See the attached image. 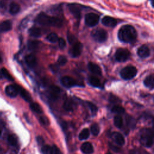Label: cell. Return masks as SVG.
Listing matches in <instances>:
<instances>
[{
    "label": "cell",
    "instance_id": "cell-41",
    "mask_svg": "<svg viewBox=\"0 0 154 154\" xmlns=\"http://www.w3.org/2000/svg\"><path fill=\"white\" fill-rule=\"evenodd\" d=\"M36 141L39 145H42V146L45 143V140L42 136H37L36 137Z\"/></svg>",
    "mask_w": 154,
    "mask_h": 154
},
{
    "label": "cell",
    "instance_id": "cell-10",
    "mask_svg": "<svg viewBox=\"0 0 154 154\" xmlns=\"http://www.w3.org/2000/svg\"><path fill=\"white\" fill-rule=\"evenodd\" d=\"M111 137L112 139V140L118 145L122 146L125 144V140L124 138V137L122 134L118 132H114L111 134Z\"/></svg>",
    "mask_w": 154,
    "mask_h": 154
},
{
    "label": "cell",
    "instance_id": "cell-47",
    "mask_svg": "<svg viewBox=\"0 0 154 154\" xmlns=\"http://www.w3.org/2000/svg\"><path fill=\"white\" fill-rule=\"evenodd\" d=\"M4 77H3V75H2V72L1 70H0V79H2Z\"/></svg>",
    "mask_w": 154,
    "mask_h": 154
},
{
    "label": "cell",
    "instance_id": "cell-53",
    "mask_svg": "<svg viewBox=\"0 0 154 154\" xmlns=\"http://www.w3.org/2000/svg\"><path fill=\"white\" fill-rule=\"evenodd\" d=\"M0 150H1V147H0Z\"/></svg>",
    "mask_w": 154,
    "mask_h": 154
},
{
    "label": "cell",
    "instance_id": "cell-15",
    "mask_svg": "<svg viewBox=\"0 0 154 154\" xmlns=\"http://www.w3.org/2000/svg\"><path fill=\"white\" fill-rule=\"evenodd\" d=\"M81 150L84 154H91L94 152V148L91 143L84 142L81 146Z\"/></svg>",
    "mask_w": 154,
    "mask_h": 154
},
{
    "label": "cell",
    "instance_id": "cell-1",
    "mask_svg": "<svg viewBox=\"0 0 154 154\" xmlns=\"http://www.w3.org/2000/svg\"><path fill=\"white\" fill-rule=\"evenodd\" d=\"M137 36L135 29L131 25H126L122 26L118 32L119 40L125 43H132L134 42Z\"/></svg>",
    "mask_w": 154,
    "mask_h": 154
},
{
    "label": "cell",
    "instance_id": "cell-14",
    "mask_svg": "<svg viewBox=\"0 0 154 154\" xmlns=\"http://www.w3.org/2000/svg\"><path fill=\"white\" fill-rule=\"evenodd\" d=\"M68 8L70 12L77 19L81 17V10L79 6L76 4H69L68 5Z\"/></svg>",
    "mask_w": 154,
    "mask_h": 154
},
{
    "label": "cell",
    "instance_id": "cell-42",
    "mask_svg": "<svg viewBox=\"0 0 154 154\" xmlns=\"http://www.w3.org/2000/svg\"><path fill=\"white\" fill-rule=\"evenodd\" d=\"M53 150H54V154H63L62 152L60 150V149L55 144L52 146Z\"/></svg>",
    "mask_w": 154,
    "mask_h": 154
},
{
    "label": "cell",
    "instance_id": "cell-23",
    "mask_svg": "<svg viewBox=\"0 0 154 154\" xmlns=\"http://www.w3.org/2000/svg\"><path fill=\"white\" fill-rule=\"evenodd\" d=\"M20 11V6L18 4L13 2L10 4L9 7V12L11 14H16Z\"/></svg>",
    "mask_w": 154,
    "mask_h": 154
},
{
    "label": "cell",
    "instance_id": "cell-21",
    "mask_svg": "<svg viewBox=\"0 0 154 154\" xmlns=\"http://www.w3.org/2000/svg\"><path fill=\"white\" fill-rule=\"evenodd\" d=\"M74 106H75V103L73 101L69 98L65 100L63 103V108L66 111H72L74 109Z\"/></svg>",
    "mask_w": 154,
    "mask_h": 154
},
{
    "label": "cell",
    "instance_id": "cell-33",
    "mask_svg": "<svg viewBox=\"0 0 154 154\" xmlns=\"http://www.w3.org/2000/svg\"><path fill=\"white\" fill-rule=\"evenodd\" d=\"M91 132L94 136H97L100 132V128L98 124L97 123H93L90 128Z\"/></svg>",
    "mask_w": 154,
    "mask_h": 154
},
{
    "label": "cell",
    "instance_id": "cell-46",
    "mask_svg": "<svg viewBox=\"0 0 154 154\" xmlns=\"http://www.w3.org/2000/svg\"><path fill=\"white\" fill-rule=\"evenodd\" d=\"M5 7V4L4 1H0V8H4Z\"/></svg>",
    "mask_w": 154,
    "mask_h": 154
},
{
    "label": "cell",
    "instance_id": "cell-18",
    "mask_svg": "<svg viewBox=\"0 0 154 154\" xmlns=\"http://www.w3.org/2000/svg\"><path fill=\"white\" fill-rule=\"evenodd\" d=\"M25 60L26 64L30 67H34L37 63L36 57L33 54H28L25 56Z\"/></svg>",
    "mask_w": 154,
    "mask_h": 154
},
{
    "label": "cell",
    "instance_id": "cell-49",
    "mask_svg": "<svg viewBox=\"0 0 154 154\" xmlns=\"http://www.w3.org/2000/svg\"><path fill=\"white\" fill-rule=\"evenodd\" d=\"M2 57H1V55L0 54V63L2 62Z\"/></svg>",
    "mask_w": 154,
    "mask_h": 154
},
{
    "label": "cell",
    "instance_id": "cell-5",
    "mask_svg": "<svg viewBox=\"0 0 154 154\" xmlns=\"http://www.w3.org/2000/svg\"><path fill=\"white\" fill-rule=\"evenodd\" d=\"M91 36L96 42L102 43L107 39L108 34L105 29L102 28H97L94 29L91 32Z\"/></svg>",
    "mask_w": 154,
    "mask_h": 154
},
{
    "label": "cell",
    "instance_id": "cell-44",
    "mask_svg": "<svg viewBox=\"0 0 154 154\" xmlns=\"http://www.w3.org/2000/svg\"><path fill=\"white\" fill-rule=\"evenodd\" d=\"M49 67H50V69L51 70V71L53 72L54 73H56L58 70V67L57 65H56V64H51Z\"/></svg>",
    "mask_w": 154,
    "mask_h": 154
},
{
    "label": "cell",
    "instance_id": "cell-31",
    "mask_svg": "<svg viewBox=\"0 0 154 154\" xmlns=\"http://www.w3.org/2000/svg\"><path fill=\"white\" fill-rule=\"evenodd\" d=\"M7 140L8 143L12 146H16L17 144V137L13 134L9 135L7 137Z\"/></svg>",
    "mask_w": 154,
    "mask_h": 154
},
{
    "label": "cell",
    "instance_id": "cell-11",
    "mask_svg": "<svg viewBox=\"0 0 154 154\" xmlns=\"http://www.w3.org/2000/svg\"><path fill=\"white\" fill-rule=\"evenodd\" d=\"M61 90L60 88L56 85H51L49 88V95L51 99L56 100L59 97Z\"/></svg>",
    "mask_w": 154,
    "mask_h": 154
},
{
    "label": "cell",
    "instance_id": "cell-16",
    "mask_svg": "<svg viewBox=\"0 0 154 154\" xmlns=\"http://www.w3.org/2000/svg\"><path fill=\"white\" fill-rule=\"evenodd\" d=\"M102 23L103 25L106 26L114 27L116 25L117 22L116 19L110 16H105L102 19Z\"/></svg>",
    "mask_w": 154,
    "mask_h": 154
},
{
    "label": "cell",
    "instance_id": "cell-26",
    "mask_svg": "<svg viewBox=\"0 0 154 154\" xmlns=\"http://www.w3.org/2000/svg\"><path fill=\"white\" fill-rule=\"evenodd\" d=\"M90 136V131L88 128L83 129L79 134L78 138L80 140H87Z\"/></svg>",
    "mask_w": 154,
    "mask_h": 154
},
{
    "label": "cell",
    "instance_id": "cell-40",
    "mask_svg": "<svg viewBox=\"0 0 154 154\" xmlns=\"http://www.w3.org/2000/svg\"><path fill=\"white\" fill-rule=\"evenodd\" d=\"M58 45H59V47L61 48V49H64L65 47H66V41L65 40L61 37V38H58Z\"/></svg>",
    "mask_w": 154,
    "mask_h": 154
},
{
    "label": "cell",
    "instance_id": "cell-8",
    "mask_svg": "<svg viewBox=\"0 0 154 154\" xmlns=\"http://www.w3.org/2000/svg\"><path fill=\"white\" fill-rule=\"evenodd\" d=\"M82 50V45L80 42H76L73 45L72 48L69 51V54L73 58H76L79 57Z\"/></svg>",
    "mask_w": 154,
    "mask_h": 154
},
{
    "label": "cell",
    "instance_id": "cell-12",
    "mask_svg": "<svg viewBox=\"0 0 154 154\" xmlns=\"http://www.w3.org/2000/svg\"><path fill=\"white\" fill-rule=\"evenodd\" d=\"M61 82L66 87L70 88L76 85V81L72 77L65 76L61 79Z\"/></svg>",
    "mask_w": 154,
    "mask_h": 154
},
{
    "label": "cell",
    "instance_id": "cell-30",
    "mask_svg": "<svg viewBox=\"0 0 154 154\" xmlns=\"http://www.w3.org/2000/svg\"><path fill=\"white\" fill-rule=\"evenodd\" d=\"M89 83L91 85L95 87H99L100 86V80L94 76H91L89 78Z\"/></svg>",
    "mask_w": 154,
    "mask_h": 154
},
{
    "label": "cell",
    "instance_id": "cell-24",
    "mask_svg": "<svg viewBox=\"0 0 154 154\" xmlns=\"http://www.w3.org/2000/svg\"><path fill=\"white\" fill-rule=\"evenodd\" d=\"M40 42L38 40H29L28 42V48L30 51H35L39 47Z\"/></svg>",
    "mask_w": 154,
    "mask_h": 154
},
{
    "label": "cell",
    "instance_id": "cell-3",
    "mask_svg": "<svg viewBox=\"0 0 154 154\" xmlns=\"http://www.w3.org/2000/svg\"><path fill=\"white\" fill-rule=\"evenodd\" d=\"M140 143L146 147H150L154 144V131L150 128H143L139 132Z\"/></svg>",
    "mask_w": 154,
    "mask_h": 154
},
{
    "label": "cell",
    "instance_id": "cell-28",
    "mask_svg": "<svg viewBox=\"0 0 154 154\" xmlns=\"http://www.w3.org/2000/svg\"><path fill=\"white\" fill-rule=\"evenodd\" d=\"M30 108L31 110H32L34 112L37 113V114H42L43 113V110L40 105L35 102L31 103L30 104Z\"/></svg>",
    "mask_w": 154,
    "mask_h": 154
},
{
    "label": "cell",
    "instance_id": "cell-39",
    "mask_svg": "<svg viewBox=\"0 0 154 154\" xmlns=\"http://www.w3.org/2000/svg\"><path fill=\"white\" fill-rule=\"evenodd\" d=\"M67 39H68V41L69 42V43L72 44V45H73L75 44L76 42V37H75V35H73L72 34H69L68 35H67Z\"/></svg>",
    "mask_w": 154,
    "mask_h": 154
},
{
    "label": "cell",
    "instance_id": "cell-17",
    "mask_svg": "<svg viewBox=\"0 0 154 154\" xmlns=\"http://www.w3.org/2000/svg\"><path fill=\"white\" fill-rule=\"evenodd\" d=\"M88 69L91 73H93L95 75H101V74H102V71H101L100 67L95 63L90 62L88 64Z\"/></svg>",
    "mask_w": 154,
    "mask_h": 154
},
{
    "label": "cell",
    "instance_id": "cell-27",
    "mask_svg": "<svg viewBox=\"0 0 154 154\" xmlns=\"http://www.w3.org/2000/svg\"><path fill=\"white\" fill-rule=\"evenodd\" d=\"M41 152L42 154H54L53 147L49 145L45 144L41 148Z\"/></svg>",
    "mask_w": 154,
    "mask_h": 154
},
{
    "label": "cell",
    "instance_id": "cell-38",
    "mask_svg": "<svg viewBox=\"0 0 154 154\" xmlns=\"http://www.w3.org/2000/svg\"><path fill=\"white\" fill-rule=\"evenodd\" d=\"M39 121L43 125H46V126H48L49 125V119H48L47 117L46 116H40V118H39Z\"/></svg>",
    "mask_w": 154,
    "mask_h": 154
},
{
    "label": "cell",
    "instance_id": "cell-32",
    "mask_svg": "<svg viewBox=\"0 0 154 154\" xmlns=\"http://www.w3.org/2000/svg\"><path fill=\"white\" fill-rule=\"evenodd\" d=\"M58 38H59L58 37L57 34L55 32H51L46 36L47 40H48L49 42H51V43H55L58 40Z\"/></svg>",
    "mask_w": 154,
    "mask_h": 154
},
{
    "label": "cell",
    "instance_id": "cell-20",
    "mask_svg": "<svg viewBox=\"0 0 154 154\" xmlns=\"http://www.w3.org/2000/svg\"><path fill=\"white\" fill-rule=\"evenodd\" d=\"M19 93L20 94L21 97L26 102H31L32 100V97L30 95V94L28 92V91H26V90H25L24 88H23L22 87H20L19 86Z\"/></svg>",
    "mask_w": 154,
    "mask_h": 154
},
{
    "label": "cell",
    "instance_id": "cell-48",
    "mask_svg": "<svg viewBox=\"0 0 154 154\" xmlns=\"http://www.w3.org/2000/svg\"><path fill=\"white\" fill-rule=\"evenodd\" d=\"M152 126H153V130L154 131V118L152 120Z\"/></svg>",
    "mask_w": 154,
    "mask_h": 154
},
{
    "label": "cell",
    "instance_id": "cell-52",
    "mask_svg": "<svg viewBox=\"0 0 154 154\" xmlns=\"http://www.w3.org/2000/svg\"><path fill=\"white\" fill-rule=\"evenodd\" d=\"M1 131L0 130V136H1Z\"/></svg>",
    "mask_w": 154,
    "mask_h": 154
},
{
    "label": "cell",
    "instance_id": "cell-50",
    "mask_svg": "<svg viewBox=\"0 0 154 154\" xmlns=\"http://www.w3.org/2000/svg\"><path fill=\"white\" fill-rule=\"evenodd\" d=\"M152 5H153V6L154 7V1H152Z\"/></svg>",
    "mask_w": 154,
    "mask_h": 154
},
{
    "label": "cell",
    "instance_id": "cell-25",
    "mask_svg": "<svg viewBox=\"0 0 154 154\" xmlns=\"http://www.w3.org/2000/svg\"><path fill=\"white\" fill-rule=\"evenodd\" d=\"M29 35L34 37H39L42 35V31L39 28L32 27L29 29Z\"/></svg>",
    "mask_w": 154,
    "mask_h": 154
},
{
    "label": "cell",
    "instance_id": "cell-4",
    "mask_svg": "<svg viewBox=\"0 0 154 154\" xmlns=\"http://www.w3.org/2000/svg\"><path fill=\"white\" fill-rule=\"evenodd\" d=\"M137 73V70L133 66H128L123 68L120 72L121 77L126 80L131 79L134 78Z\"/></svg>",
    "mask_w": 154,
    "mask_h": 154
},
{
    "label": "cell",
    "instance_id": "cell-13",
    "mask_svg": "<svg viewBox=\"0 0 154 154\" xmlns=\"http://www.w3.org/2000/svg\"><path fill=\"white\" fill-rule=\"evenodd\" d=\"M137 54L140 58H146L150 55V49L146 45H142L138 49Z\"/></svg>",
    "mask_w": 154,
    "mask_h": 154
},
{
    "label": "cell",
    "instance_id": "cell-43",
    "mask_svg": "<svg viewBox=\"0 0 154 154\" xmlns=\"http://www.w3.org/2000/svg\"><path fill=\"white\" fill-rule=\"evenodd\" d=\"M109 146L110 149H111L112 150L114 151L115 152H119L120 151V149H119L118 147L114 146V144H111V143H109Z\"/></svg>",
    "mask_w": 154,
    "mask_h": 154
},
{
    "label": "cell",
    "instance_id": "cell-6",
    "mask_svg": "<svg viewBox=\"0 0 154 154\" xmlns=\"http://www.w3.org/2000/svg\"><path fill=\"white\" fill-rule=\"evenodd\" d=\"M130 52L125 48H119L115 53V58L119 62H124L130 57Z\"/></svg>",
    "mask_w": 154,
    "mask_h": 154
},
{
    "label": "cell",
    "instance_id": "cell-7",
    "mask_svg": "<svg viewBox=\"0 0 154 154\" xmlns=\"http://www.w3.org/2000/svg\"><path fill=\"white\" fill-rule=\"evenodd\" d=\"M99 20V16L93 13H88L85 16V23L88 26H94L97 24Z\"/></svg>",
    "mask_w": 154,
    "mask_h": 154
},
{
    "label": "cell",
    "instance_id": "cell-34",
    "mask_svg": "<svg viewBox=\"0 0 154 154\" xmlns=\"http://www.w3.org/2000/svg\"><path fill=\"white\" fill-rule=\"evenodd\" d=\"M111 111L112 112L118 114H123L125 111L124 108H123L121 106H119V105H115L114 106L112 109H111Z\"/></svg>",
    "mask_w": 154,
    "mask_h": 154
},
{
    "label": "cell",
    "instance_id": "cell-37",
    "mask_svg": "<svg viewBox=\"0 0 154 154\" xmlns=\"http://www.w3.org/2000/svg\"><path fill=\"white\" fill-rule=\"evenodd\" d=\"M67 61V58L64 55H60L57 60V63L60 66L65 65L66 64Z\"/></svg>",
    "mask_w": 154,
    "mask_h": 154
},
{
    "label": "cell",
    "instance_id": "cell-2",
    "mask_svg": "<svg viewBox=\"0 0 154 154\" xmlns=\"http://www.w3.org/2000/svg\"><path fill=\"white\" fill-rule=\"evenodd\" d=\"M35 21L39 25L43 26H52L60 27L62 24V20L57 17L49 16L44 13H40L35 19Z\"/></svg>",
    "mask_w": 154,
    "mask_h": 154
},
{
    "label": "cell",
    "instance_id": "cell-45",
    "mask_svg": "<svg viewBox=\"0 0 154 154\" xmlns=\"http://www.w3.org/2000/svg\"><path fill=\"white\" fill-rule=\"evenodd\" d=\"M61 128H62L64 130L66 129H67V123H66V122H61Z\"/></svg>",
    "mask_w": 154,
    "mask_h": 154
},
{
    "label": "cell",
    "instance_id": "cell-35",
    "mask_svg": "<svg viewBox=\"0 0 154 154\" xmlns=\"http://www.w3.org/2000/svg\"><path fill=\"white\" fill-rule=\"evenodd\" d=\"M86 103H87L88 107L90 108L91 112L93 114H96V113L97 112V106H96L94 103H93L92 102H89V101L86 102Z\"/></svg>",
    "mask_w": 154,
    "mask_h": 154
},
{
    "label": "cell",
    "instance_id": "cell-36",
    "mask_svg": "<svg viewBox=\"0 0 154 154\" xmlns=\"http://www.w3.org/2000/svg\"><path fill=\"white\" fill-rule=\"evenodd\" d=\"M1 72H2V75H3V77L7 79L8 80H10V81H13V77L11 76V75L9 73V72L5 69V68H2L1 69Z\"/></svg>",
    "mask_w": 154,
    "mask_h": 154
},
{
    "label": "cell",
    "instance_id": "cell-51",
    "mask_svg": "<svg viewBox=\"0 0 154 154\" xmlns=\"http://www.w3.org/2000/svg\"><path fill=\"white\" fill-rule=\"evenodd\" d=\"M106 154H112V153H111V152H108Z\"/></svg>",
    "mask_w": 154,
    "mask_h": 154
},
{
    "label": "cell",
    "instance_id": "cell-9",
    "mask_svg": "<svg viewBox=\"0 0 154 154\" xmlns=\"http://www.w3.org/2000/svg\"><path fill=\"white\" fill-rule=\"evenodd\" d=\"M5 93L11 97H15L19 93V86L17 85H8L5 87Z\"/></svg>",
    "mask_w": 154,
    "mask_h": 154
},
{
    "label": "cell",
    "instance_id": "cell-22",
    "mask_svg": "<svg viewBox=\"0 0 154 154\" xmlns=\"http://www.w3.org/2000/svg\"><path fill=\"white\" fill-rule=\"evenodd\" d=\"M144 85L149 88H154V75H150L147 76L144 80Z\"/></svg>",
    "mask_w": 154,
    "mask_h": 154
},
{
    "label": "cell",
    "instance_id": "cell-29",
    "mask_svg": "<svg viewBox=\"0 0 154 154\" xmlns=\"http://www.w3.org/2000/svg\"><path fill=\"white\" fill-rule=\"evenodd\" d=\"M114 124L117 128H121L123 126V121L122 116H120V115L116 116L114 118Z\"/></svg>",
    "mask_w": 154,
    "mask_h": 154
},
{
    "label": "cell",
    "instance_id": "cell-19",
    "mask_svg": "<svg viewBox=\"0 0 154 154\" xmlns=\"http://www.w3.org/2000/svg\"><path fill=\"white\" fill-rule=\"evenodd\" d=\"M12 28L11 22L10 20H5L0 23V32L10 31Z\"/></svg>",
    "mask_w": 154,
    "mask_h": 154
}]
</instances>
